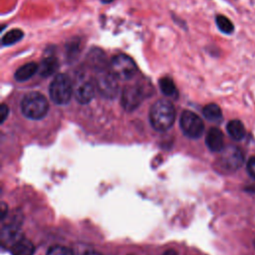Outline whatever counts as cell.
<instances>
[{"label": "cell", "instance_id": "cell-6", "mask_svg": "<svg viewBox=\"0 0 255 255\" xmlns=\"http://www.w3.org/2000/svg\"><path fill=\"white\" fill-rule=\"evenodd\" d=\"M110 69L118 79L126 81L134 77L137 67L132 58L125 54H119L112 58Z\"/></svg>", "mask_w": 255, "mask_h": 255}, {"label": "cell", "instance_id": "cell-14", "mask_svg": "<svg viewBox=\"0 0 255 255\" xmlns=\"http://www.w3.org/2000/svg\"><path fill=\"white\" fill-rule=\"evenodd\" d=\"M10 252L12 255H34L35 246L30 240L22 237L10 247Z\"/></svg>", "mask_w": 255, "mask_h": 255}, {"label": "cell", "instance_id": "cell-21", "mask_svg": "<svg viewBox=\"0 0 255 255\" xmlns=\"http://www.w3.org/2000/svg\"><path fill=\"white\" fill-rule=\"evenodd\" d=\"M215 22L217 28L224 34H231L234 30V26L232 22L223 15H217L215 18Z\"/></svg>", "mask_w": 255, "mask_h": 255}, {"label": "cell", "instance_id": "cell-29", "mask_svg": "<svg viewBox=\"0 0 255 255\" xmlns=\"http://www.w3.org/2000/svg\"><path fill=\"white\" fill-rule=\"evenodd\" d=\"M114 0H101V2L102 3H104V4H108V3H111V2H113Z\"/></svg>", "mask_w": 255, "mask_h": 255}, {"label": "cell", "instance_id": "cell-13", "mask_svg": "<svg viewBox=\"0 0 255 255\" xmlns=\"http://www.w3.org/2000/svg\"><path fill=\"white\" fill-rule=\"evenodd\" d=\"M207 147L214 152H220L224 147V139L222 131L217 128H211L205 137Z\"/></svg>", "mask_w": 255, "mask_h": 255}, {"label": "cell", "instance_id": "cell-28", "mask_svg": "<svg viewBox=\"0 0 255 255\" xmlns=\"http://www.w3.org/2000/svg\"><path fill=\"white\" fill-rule=\"evenodd\" d=\"M246 190H247V191H249V192H254V191H255V185L249 186L248 188H246Z\"/></svg>", "mask_w": 255, "mask_h": 255}, {"label": "cell", "instance_id": "cell-3", "mask_svg": "<svg viewBox=\"0 0 255 255\" xmlns=\"http://www.w3.org/2000/svg\"><path fill=\"white\" fill-rule=\"evenodd\" d=\"M49 110V104L44 95L39 92L26 94L21 101L22 114L31 120L43 119Z\"/></svg>", "mask_w": 255, "mask_h": 255}, {"label": "cell", "instance_id": "cell-19", "mask_svg": "<svg viewBox=\"0 0 255 255\" xmlns=\"http://www.w3.org/2000/svg\"><path fill=\"white\" fill-rule=\"evenodd\" d=\"M203 116L210 122L218 123L222 120V112L216 104H208L202 110Z\"/></svg>", "mask_w": 255, "mask_h": 255}, {"label": "cell", "instance_id": "cell-12", "mask_svg": "<svg viewBox=\"0 0 255 255\" xmlns=\"http://www.w3.org/2000/svg\"><path fill=\"white\" fill-rule=\"evenodd\" d=\"M86 61L88 66L92 68L95 72H98L110 67V65H108L107 56L105 52L100 48L91 49L87 55Z\"/></svg>", "mask_w": 255, "mask_h": 255}, {"label": "cell", "instance_id": "cell-8", "mask_svg": "<svg viewBox=\"0 0 255 255\" xmlns=\"http://www.w3.org/2000/svg\"><path fill=\"white\" fill-rule=\"evenodd\" d=\"M217 164L224 171H235L243 163L244 157L242 151L236 146H227L220 151Z\"/></svg>", "mask_w": 255, "mask_h": 255}, {"label": "cell", "instance_id": "cell-30", "mask_svg": "<svg viewBox=\"0 0 255 255\" xmlns=\"http://www.w3.org/2000/svg\"><path fill=\"white\" fill-rule=\"evenodd\" d=\"M254 245H255V242H254Z\"/></svg>", "mask_w": 255, "mask_h": 255}, {"label": "cell", "instance_id": "cell-26", "mask_svg": "<svg viewBox=\"0 0 255 255\" xmlns=\"http://www.w3.org/2000/svg\"><path fill=\"white\" fill-rule=\"evenodd\" d=\"M162 255H177V252L174 250H167Z\"/></svg>", "mask_w": 255, "mask_h": 255}, {"label": "cell", "instance_id": "cell-23", "mask_svg": "<svg viewBox=\"0 0 255 255\" xmlns=\"http://www.w3.org/2000/svg\"><path fill=\"white\" fill-rule=\"evenodd\" d=\"M247 171L251 177L255 179V156H252L247 162Z\"/></svg>", "mask_w": 255, "mask_h": 255}, {"label": "cell", "instance_id": "cell-1", "mask_svg": "<svg viewBox=\"0 0 255 255\" xmlns=\"http://www.w3.org/2000/svg\"><path fill=\"white\" fill-rule=\"evenodd\" d=\"M153 92L152 85L147 80H139L136 84L128 85L122 93V106L128 112H132L139 107L145 97Z\"/></svg>", "mask_w": 255, "mask_h": 255}, {"label": "cell", "instance_id": "cell-18", "mask_svg": "<svg viewBox=\"0 0 255 255\" xmlns=\"http://www.w3.org/2000/svg\"><path fill=\"white\" fill-rule=\"evenodd\" d=\"M226 129L228 134L235 140H241L245 136V128L238 120L230 121L226 126Z\"/></svg>", "mask_w": 255, "mask_h": 255}, {"label": "cell", "instance_id": "cell-20", "mask_svg": "<svg viewBox=\"0 0 255 255\" xmlns=\"http://www.w3.org/2000/svg\"><path fill=\"white\" fill-rule=\"evenodd\" d=\"M24 37V32L20 29H11L9 30L1 39L2 47L11 46L19 42Z\"/></svg>", "mask_w": 255, "mask_h": 255}, {"label": "cell", "instance_id": "cell-17", "mask_svg": "<svg viewBox=\"0 0 255 255\" xmlns=\"http://www.w3.org/2000/svg\"><path fill=\"white\" fill-rule=\"evenodd\" d=\"M82 50V40L79 37L72 38L66 44V55L69 62L75 61Z\"/></svg>", "mask_w": 255, "mask_h": 255}, {"label": "cell", "instance_id": "cell-2", "mask_svg": "<svg viewBox=\"0 0 255 255\" xmlns=\"http://www.w3.org/2000/svg\"><path fill=\"white\" fill-rule=\"evenodd\" d=\"M175 110L167 100H158L150 108L149 121L152 128L158 131L168 129L174 123Z\"/></svg>", "mask_w": 255, "mask_h": 255}, {"label": "cell", "instance_id": "cell-24", "mask_svg": "<svg viewBox=\"0 0 255 255\" xmlns=\"http://www.w3.org/2000/svg\"><path fill=\"white\" fill-rule=\"evenodd\" d=\"M8 114H9V108L5 104H2L0 107V118H1L0 123L1 124H3L5 122V120L8 117Z\"/></svg>", "mask_w": 255, "mask_h": 255}, {"label": "cell", "instance_id": "cell-16", "mask_svg": "<svg viewBox=\"0 0 255 255\" xmlns=\"http://www.w3.org/2000/svg\"><path fill=\"white\" fill-rule=\"evenodd\" d=\"M159 88L160 91L163 95H165L166 97L169 98H173V99H177L178 98V91L177 88L174 84V82L172 81L171 78L169 77H162L159 81Z\"/></svg>", "mask_w": 255, "mask_h": 255}, {"label": "cell", "instance_id": "cell-11", "mask_svg": "<svg viewBox=\"0 0 255 255\" xmlns=\"http://www.w3.org/2000/svg\"><path fill=\"white\" fill-rule=\"evenodd\" d=\"M58 69H59V61L54 54V49L47 47L39 67V74L43 78H47L52 76Z\"/></svg>", "mask_w": 255, "mask_h": 255}, {"label": "cell", "instance_id": "cell-5", "mask_svg": "<svg viewBox=\"0 0 255 255\" xmlns=\"http://www.w3.org/2000/svg\"><path fill=\"white\" fill-rule=\"evenodd\" d=\"M118 77L111 71L110 67L96 72L95 85L100 95L106 99H115L119 94Z\"/></svg>", "mask_w": 255, "mask_h": 255}, {"label": "cell", "instance_id": "cell-15", "mask_svg": "<svg viewBox=\"0 0 255 255\" xmlns=\"http://www.w3.org/2000/svg\"><path fill=\"white\" fill-rule=\"evenodd\" d=\"M38 70H39V67L35 62H29V63L19 67L16 70V72L14 74V78L18 82H24V81L29 80L32 76H34Z\"/></svg>", "mask_w": 255, "mask_h": 255}, {"label": "cell", "instance_id": "cell-10", "mask_svg": "<svg viewBox=\"0 0 255 255\" xmlns=\"http://www.w3.org/2000/svg\"><path fill=\"white\" fill-rule=\"evenodd\" d=\"M95 91H96L95 81H92L81 75L75 85L74 95L78 103L82 105H86L93 100L95 96Z\"/></svg>", "mask_w": 255, "mask_h": 255}, {"label": "cell", "instance_id": "cell-27", "mask_svg": "<svg viewBox=\"0 0 255 255\" xmlns=\"http://www.w3.org/2000/svg\"><path fill=\"white\" fill-rule=\"evenodd\" d=\"M84 255H102V254L99 253V252H96V251H90V252L85 253Z\"/></svg>", "mask_w": 255, "mask_h": 255}, {"label": "cell", "instance_id": "cell-22", "mask_svg": "<svg viewBox=\"0 0 255 255\" xmlns=\"http://www.w3.org/2000/svg\"><path fill=\"white\" fill-rule=\"evenodd\" d=\"M46 255H74V253L68 247L61 246V245H54L48 249Z\"/></svg>", "mask_w": 255, "mask_h": 255}, {"label": "cell", "instance_id": "cell-7", "mask_svg": "<svg viewBox=\"0 0 255 255\" xmlns=\"http://www.w3.org/2000/svg\"><path fill=\"white\" fill-rule=\"evenodd\" d=\"M179 125L182 132L190 138L200 137L204 130L202 120L196 114L190 111L182 112Z\"/></svg>", "mask_w": 255, "mask_h": 255}, {"label": "cell", "instance_id": "cell-25", "mask_svg": "<svg viewBox=\"0 0 255 255\" xmlns=\"http://www.w3.org/2000/svg\"><path fill=\"white\" fill-rule=\"evenodd\" d=\"M0 209H1V219L4 220L6 214L8 213V207H7V205H6L4 202H2Z\"/></svg>", "mask_w": 255, "mask_h": 255}, {"label": "cell", "instance_id": "cell-9", "mask_svg": "<svg viewBox=\"0 0 255 255\" xmlns=\"http://www.w3.org/2000/svg\"><path fill=\"white\" fill-rule=\"evenodd\" d=\"M22 218L23 216L20 212H15L9 221L3 225L1 230V241L3 245L11 247L16 241L23 237L21 235Z\"/></svg>", "mask_w": 255, "mask_h": 255}, {"label": "cell", "instance_id": "cell-4", "mask_svg": "<svg viewBox=\"0 0 255 255\" xmlns=\"http://www.w3.org/2000/svg\"><path fill=\"white\" fill-rule=\"evenodd\" d=\"M74 93L71 79L65 74H58L50 84L49 95L51 100L57 105H66L70 102Z\"/></svg>", "mask_w": 255, "mask_h": 255}]
</instances>
